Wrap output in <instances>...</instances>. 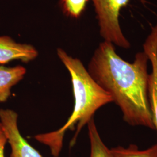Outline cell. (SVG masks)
Masks as SVG:
<instances>
[{"label": "cell", "instance_id": "obj_2", "mask_svg": "<svg viewBox=\"0 0 157 157\" xmlns=\"http://www.w3.org/2000/svg\"><path fill=\"white\" fill-rule=\"evenodd\" d=\"M57 55L71 78L75 100L73 112L61 128L34 136L39 142L50 148L51 154L54 157H59L65 134L68 130H73L76 128L75 134L70 143L72 147L81 130L94 118L95 112L104 105L113 102L111 95L91 78L80 59L70 56L60 48L57 49Z\"/></svg>", "mask_w": 157, "mask_h": 157}, {"label": "cell", "instance_id": "obj_1", "mask_svg": "<svg viewBox=\"0 0 157 157\" xmlns=\"http://www.w3.org/2000/svg\"><path fill=\"white\" fill-rule=\"evenodd\" d=\"M148 61L142 51L136 54L133 62H127L118 55L112 43L104 41L94 51L87 71L119 107L126 123L155 130L148 94Z\"/></svg>", "mask_w": 157, "mask_h": 157}, {"label": "cell", "instance_id": "obj_9", "mask_svg": "<svg viewBox=\"0 0 157 157\" xmlns=\"http://www.w3.org/2000/svg\"><path fill=\"white\" fill-rule=\"evenodd\" d=\"M111 151L113 157H157V144L146 150H140L138 146L130 144L126 148L118 146Z\"/></svg>", "mask_w": 157, "mask_h": 157}, {"label": "cell", "instance_id": "obj_7", "mask_svg": "<svg viewBox=\"0 0 157 157\" xmlns=\"http://www.w3.org/2000/svg\"><path fill=\"white\" fill-rule=\"evenodd\" d=\"M26 69L18 65L14 67L0 66V102H5L11 94L12 88L22 80Z\"/></svg>", "mask_w": 157, "mask_h": 157}, {"label": "cell", "instance_id": "obj_8", "mask_svg": "<svg viewBox=\"0 0 157 157\" xmlns=\"http://www.w3.org/2000/svg\"><path fill=\"white\" fill-rule=\"evenodd\" d=\"M87 128L90 143V157H113L111 149L102 140L94 118L87 124Z\"/></svg>", "mask_w": 157, "mask_h": 157}, {"label": "cell", "instance_id": "obj_6", "mask_svg": "<svg viewBox=\"0 0 157 157\" xmlns=\"http://www.w3.org/2000/svg\"><path fill=\"white\" fill-rule=\"evenodd\" d=\"M143 51L151 62L152 71L149 75L148 94L155 130L157 132V36L147 37L143 44Z\"/></svg>", "mask_w": 157, "mask_h": 157}, {"label": "cell", "instance_id": "obj_4", "mask_svg": "<svg viewBox=\"0 0 157 157\" xmlns=\"http://www.w3.org/2000/svg\"><path fill=\"white\" fill-rule=\"evenodd\" d=\"M17 112L10 109H0L1 124L11 148L10 157H43L20 133Z\"/></svg>", "mask_w": 157, "mask_h": 157}, {"label": "cell", "instance_id": "obj_10", "mask_svg": "<svg viewBox=\"0 0 157 157\" xmlns=\"http://www.w3.org/2000/svg\"><path fill=\"white\" fill-rule=\"evenodd\" d=\"M87 1L88 0H62V8L68 16L78 18L84 11Z\"/></svg>", "mask_w": 157, "mask_h": 157}, {"label": "cell", "instance_id": "obj_5", "mask_svg": "<svg viewBox=\"0 0 157 157\" xmlns=\"http://www.w3.org/2000/svg\"><path fill=\"white\" fill-rule=\"evenodd\" d=\"M38 56V51L33 45L18 43L8 36L0 37V63L14 60L30 62Z\"/></svg>", "mask_w": 157, "mask_h": 157}, {"label": "cell", "instance_id": "obj_11", "mask_svg": "<svg viewBox=\"0 0 157 157\" xmlns=\"http://www.w3.org/2000/svg\"><path fill=\"white\" fill-rule=\"evenodd\" d=\"M8 142V139L2 128V124L0 123V157H5L4 149L6 143Z\"/></svg>", "mask_w": 157, "mask_h": 157}, {"label": "cell", "instance_id": "obj_3", "mask_svg": "<svg viewBox=\"0 0 157 157\" xmlns=\"http://www.w3.org/2000/svg\"><path fill=\"white\" fill-rule=\"evenodd\" d=\"M130 0H92L104 41L124 49L130 48V43L121 29L119 16L121 10Z\"/></svg>", "mask_w": 157, "mask_h": 157}]
</instances>
